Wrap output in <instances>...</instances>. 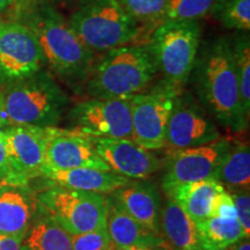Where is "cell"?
Wrapping results in <instances>:
<instances>
[{"mask_svg":"<svg viewBox=\"0 0 250 250\" xmlns=\"http://www.w3.org/2000/svg\"><path fill=\"white\" fill-rule=\"evenodd\" d=\"M190 79L197 100L214 121L232 132L247 130L249 120L240 103L239 81L229 40L218 37L206 43L197 55Z\"/></svg>","mask_w":250,"mask_h":250,"instance_id":"6da1fadb","label":"cell"},{"mask_svg":"<svg viewBox=\"0 0 250 250\" xmlns=\"http://www.w3.org/2000/svg\"><path fill=\"white\" fill-rule=\"evenodd\" d=\"M28 27L35 33L51 70L78 93L86 85L95 62L94 51L83 44L76 31L56 9L43 5L26 13Z\"/></svg>","mask_w":250,"mask_h":250,"instance_id":"7a4b0ae2","label":"cell"},{"mask_svg":"<svg viewBox=\"0 0 250 250\" xmlns=\"http://www.w3.org/2000/svg\"><path fill=\"white\" fill-rule=\"evenodd\" d=\"M158 73L148 46L124 45L108 50L94 62L86 93L90 98H127L148 87Z\"/></svg>","mask_w":250,"mask_h":250,"instance_id":"3957f363","label":"cell"},{"mask_svg":"<svg viewBox=\"0 0 250 250\" xmlns=\"http://www.w3.org/2000/svg\"><path fill=\"white\" fill-rule=\"evenodd\" d=\"M2 110L11 124L56 126L70 109L71 98L46 71L5 85Z\"/></svg>","mask_w":250,"mask_h":250,"instance_id":"277c9868","label":"cell"},{"mask_svg":"<svg viewBox=\"0 0 250 250\" xmlns=\"http://www.w3.org/2000/svg\"><path fill=\"white\" fill-rule=\"evenodd\" d=\"M68 23L94 52L129 45L142 35V28L118 0H81Z\"/></svg>","mask_w":250,"mask_h":250,"instance_id":"5b68a950","label":"cell"},{"mask_svg":"<svg viewBox=\"0 0 250 250\" xmlns=\"http://www.w3.org/2000/svg\"><path fill=\"white\" fill-rule=\"evenodd\" d=\"M201 34L198 21H168L153 30L147 46L162 80L184 88L198 55Z\"/></svg>","mask_w":250,"mask_h":250,"instance_id":"8992f818","label":"cell"},{"mask_svg":"<svg viewBox=\"0 0 250 250\" xmlns=\"http://www.w3.org/2000/svg\"><path fill=\"white\" fill-rule=\"evenodd\" d=\"M36 199L43 213L55 219L71 235L105 228L107 203L102 193L52 186Z\"/></svg>","mask_w":250,"mask_h":250,"instance_id":"52a82bcc","label":"cell"},{"mask_svg":"<svg viewBox=\"0 0 250 250\" xmlns=\"http://www.w3.org/2000/svg\"><path fill=\"white\" fill-rule=\"evenodd\" d=\"M180 88L160 81L147 93L130 96L133 140L149 151L166 147V131Z\"/></svg>","mask_w":250,"mask_h":250,"instance_id":"ba28073f","label":"cell"},{"mask_svg":"<svg viewBox=\"0 0 250 250\" xmlns=\"http://www.w3.org/2000/svg\"><path fill=\"white\" fill-rule=\"evenodd\" d=\"M67 121L70 130L86 136L133 140L130 96L83 100L68 109Z\"/></svg>","mask_w":250,"mask_h":250,"instance_id":"9c48e42d","label":"cell"},{"mask_svg":"<svg viewBox=\"0 0 250 250\" xmlns=\"http://www.w3.org/2000/svg\"><path fill=\"white\" fill-rule=\"evenodd\" d=\"M55 126L12 124L4 130L9 174L6 187H26L42 175L45 148Z\"/></svg>","mask_w":250,"mask_h":250,"instance_id":"30bf717a","label":"cell"},{"mask_svg":"<svg viewBox=\"0 0 250 250\" xmlns=\"http://www.w3.org/2000/svg\"><path fill=\"white\" fill-rule=\"evenodd\" d=\"M44 62L39 40L27 24L0 21V83L7 85L33 76Z\"/></svg>","mask_w":250,"mask_h":250,"instance_id":"8fae6325","label":"cell"},{"mask_svg":"<svg viewBox=\"0 0 250 250\" xmlns=\"http://www.w3.org/2000/svg\"><path fill=\"white\" fill-rule=\"evenodd\" d=\"M221 138L217 124L193 94L182 89L175 101L166 131V146L184 149Z\"/></svg>","mask_w":250,"mask_h":250,"instance_id":"7c38bea8","label":"cell"},{"mask_svg":"<svg viewBox=\"0 0 250 250\" xmlns=\"http://www.w3.org/2000/svg\"><path fill=\"white\" fill-rule=\"evenodd\" d=\"M234 144L220 138L197 147L174 149L166 158L162 188L168 193L182 184L211 179Z\"/></svg>","mask_w":250,"mask_h":250,"instance_id":"4fadbf2b","label":"cell"},{"mask_svg":"<svg viewBox=\"0 0 250 250\" xmlns=\"http://www.w3.org/2000/svg\"><path fill=\"white\" fill-rule=\"evenodd\" d=\"M74 168L110 170L94 148L92 137L55 126L45 148L42 174L46 170H66Z\"/></svg>","mask_w":250,"mask_h":250,"instance_id":"5bb4252c","label":"cell"},{"mask_svg":"<svg viewBox=\"0 0 250 250\" xmlns=\"http://www.w3.org/2000/svg\"><path fill=\"white\" fill-rule=\"evenodd\" d=\"M94 148L111 171L126 179H146L164 166L149 149L142 147L131 139L95 138L92 137Z\"/></svg>","mask_w":250,"mask_h":250,"instance_id":"9a60e30c","label":"cell"},{"mask_svg":"<svg viewBox=\"0 0 250 250\" xmlns=\"http://www.w3.org/2000/svg\"><path fill=\"white\" fill-rule=\"evenodd\" d=\"M124 210L156 235H161V196L151 182H130L114 191Z\"/></svg>","mask_w":250,"mask_h":250,"instance_id":"2e32d148","label":"cell"},{"mask_svg":"<svg viewBox=\"0 0 250 250\" xmlns=\"http://www.w3.org/2000/svg\"><path fill=\"white\" fill-rule=\"evenodd\" d=\"M105 228L115 248L151 247L164 240V237L152 233L139 221L131 217L117 201L114 192L105 198Z\"/></svg>","mask_w":250,"mask_h":250,"instance_id":"e0dca14e","label":"cell"},{"mask_svg":"<svg viewBox=\"0 0 250 250\" xmlns=\"http://www.w3.org/2000/svg\"><path fill=\"white\" fill-rule=\"evenodd\" d=\"M43 176L56 186L95 193H111L126 186L131 180L111 170L74 168L66 170H46Z\"/></svg>","mask_w":250,"mask_h":250,"instance_id":"ac0fdd59","label":"cell"},{"mask_svg":"<svg viewBox=\"0 0 250 250\" xmlns=\"http://www.w3.org/2000/svg\"><path fill=\"white\" fill-rule=\"evenodd\" d=\"M160 230L171 250H202L196 223L169 196L160 211Z\"/></svg>","mask_w":250,"mask_h":250,"instance_id":"d6986e66","label":"cell"},{"mask_svg":"<svg viewBox=\"0 0 250 250\" xmlns=\"http://www.w3.org/2000/svg\"><path fill=\"white\" fill-rule=\"evenodd\" d=\"M224 189L217 180L211 177L174 188L167 196L171 197L197 224L211 217L214 198Z\"/></svg>","mask_w":250,"mask_h":250,"instance_id":"ffe728a7","label":"cell"},{"mask_svg":"<svg viewBox=\"0 0 250 250\" xmlns=\"http://www.w3.org/2000/svg\"><path fill=\"white\" fill-rule=\"evenodd\" d=\"M20 187L0 191V235L24 236L30 226L33 205Z\"/></svg>","mask_w":250,"mask_h":250,"instance_id":"44dd1931","label":"cell"},{"mask_svg":"<svg viewBox=\"0 0 250 250\" xmlns=\"http://www.w3.org/2000/svg\"><path fill=\"white\" fill-rule=\"evenodd\" d=\"M20 250H72L71 234L43 213L24 234Z\"/></svg>","mask_w":250,"mask_h":250,"instance_id":"7402d4cb","label":"cell"},{"mask_svg":"<svg viewBox=\"0 0 250 250\" xmlns=\"http://www.w3.org/2000/svg\"><path fill=\"white\" fill-rule=\"evenodd\" d=\"M212 179L228 190H249L250 148L248 143L234 144Z\"/></svg>","mask_w":250,"mask_h":250,"instance_id":"603a6c76","label":"cell"},{"mask_svg":"<svg viewBox=\"0 0 250 250\" xmlns=\"http://www.w3.org/2000/svg\"><path fill=\"white\" fill-rule=\"evenodd\" d=\"M196 225L202 250H224L247 237L237 218L210 217Z\"/></svg>","mask_w":250,"mask_h":250,"instance_id":"cb8c5ba5","label":"cell"},{"mask_svg":"<svg viewBox=\"0 0 250 250\" xmlns=\"http://www.w3.org/2000/svg\"><path fill=\"white\" fill-rule=\"evenodd\" d=\"M237 81H239L240 103L245 116L250 114V40L248 31H240L232 42Z\"/></svg>","mask_w":250,"mask_h":250,"instance_id":"d4e9b609","label":"cell"},{"mask_svg":"<svg viewBox=\"0 0 250 250\" xmlns=\"http://www.w3.org/2000/svg\"><path fill=\"white\" fill-rule=\"evenodd\" d=\"M210 13L227 29H250V0H214Z\"/></svg>","mask_w":250,"mask_h":250,"instance_id":"484cf974","label":"cell"},{"mask_svg":"<svg viewBox=\"0 0 250 250\" xmlns=\"http://www.w3.org/2000/svg\"><path fill=\"white\" fill-rule=\"evenodd\" d=\"M127 14L136 21L147 28L152 33L161 24L168 0H118Z\"/></svg>","mask_w":250,"mask_h":250,"instance_id":"4316f807","label":"cell"},{"mask_svg":"<svg viewBox=\"0 0 250 250\" xmlns=\"http://www.w3.org/2000/svg\"><path fill=\"white\" fill-rule=\"evenodd\" d=\"M214 0H168L161 23L168 21H198L210 13Z\"/></svg>","mask_w":250,"mask_h":250,"instance_id":"83f0119b","label":"cell"},{"mask_svg":"<svg viewBox=\"0 0 250 250\" xmlns=\"http://www.w3.org/2000/svg\"><path fill=\"white\" fill-rule=\"evenodd\" d=\"M72 250H108L114 248L107 228L71 235Z\"/></svg>","mask_w":250,"mask_h":250,"instance_id":"f1b7e54d","label":"cell"},{"mask_svg":"<svg viewBox=\"0 0 250 250\" xmlns=\"http://www.w3.org/2000/svg\"><path fill=\"white\" fill-rule=\"evenodd\" d=\"M235 206L237 220L245 230L247 237L250 235V193L249 190H228Z\"/></svg>","mask_w":250,"mask_h":250,"instance_id":"f546056e","label":"cell"},{"mask_svg":"<svg viewBox=\"0 0 250 250\" xmlns=\"http://www.w3.org/2000/svg\"><path fill=\"white\" fill-rule=\"evenodd\" d=\"M211 217L237 218L232 197L225 189L221 190L214 198L213 205H212Z\"/></svg>","mask_w":250,"mask_h":250,"instance_id":"4dcf8cb0","label":"cell"},{"mask_svg":"<svg viewBox=\"0 0 250 250\" xmlns=\"http://www.w3.org/2000/svg\"><path fill=\"white\" fill-rule=\"evenodd\" d=\"M9 174L7 146H6V138L4 131L0 130V184L6 187Z\"/></svg>","mask_w":250,"mask_h":250,"instance_id":"1f68e13d","label":"cell"},{"mask_svg":"<svg viewBox=\"0 0 250 250\" xmlns=\"http://www.w3.org/2000/svg\"><path fill=\"white\" fill-rule=\"evenodd\" d=\"M23 236L0 235V250H20Z\"/></svg>","mask_w":250,"mask_h":250,"instance_id":"d6a6232c","label":"cell"},{"mask_svg":"<svg viewBox=\"0 0 250 250\" xmlns=\"http://www.w3.org/2000/svg\"><path fill=\"white\" fill-rule=\"evenodd\" d=\"M33 0H8L11 8L17 9L20 13H26L28 9H30V4Z\"/></svg>","mask_w":250,"mask_h":250,"instance_id":"836d02e7","label":"cell"},{"mask_svg":"<svg viewBox=\"0 0 250 250\" xmlns=\"http://www.w3.org/2000/svg\"><path fill=\"white\" fill-rule=\"evenodd\" d=\"M224 250H250V241L249 237H243L239 241L233 243V245L228 246Z\"/></svg>","mask_w":250,"mask_h":250,"instance_id":"e575fe53","label":"cell"},{"mask_svg":"<svg viewBox=\"0 0 250 250\" xmlns=\"http://www.w3.org/2000/svg\"><path fill=\"white\" fill-rule=\"evenodd\" d=\"M8 8H11L8 0H0V14L4 13Z\"/></svg>","mask_w":250,"mask_h":250,"instance_id":"d590c367","label":"cell"},{"mask_svg":"<svg viewBox=\"0 0 250 250\" xmlns=\"http://www.w3.org/2000/svg\"><path fill=\"white\" fill-rule=\"evenodd\" d=\"M151 247H126V248H115L114 247V250H151L149 249Z\"/></svg>","mask_w":250,"mask_h":250,"instance_id":"8d00e7d4","label":"cell"},{"mask_svg":"<svg viewBox=\"0 0 250 250\" xmlns=\"http://www.w3.org/2000/svg\"><path fill=\"white\" fill-rule=\"evenodd\" d=\"M0 111H4V110H2V95H1V92H0Z\"/></svg>","mask_w":250,"mask_h":250,"instance_id":"74e56055","label":"cell"},{"mask_svg":"<svg viewBox=\"0 0 250 250\" xmlns=\"http://www.w3.org/2000/svg\"><path fill=\"white\" fill-rule=\"evenodd\" d=\"M40 1H43V2H52V1H62V0H40Z\"/></svg>","mask_w":250,"mask_h":250,"instance_id":"f35d334b","label":"cell"},{"mask_svg":"<svg viewBox=\"0 0 250 250\" xmlns=\"http://www.w3.org/2000/svg\"><path fill=\"white\" fill-rule=\"evenodd\" d=\"M108 250H114V248H111V249H108Z\"/></svg>","mask_w":250,"mask_h":250,"instance_id":"ab89813d","label":"cell"}]
</instances>
